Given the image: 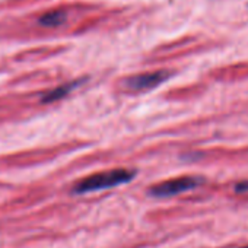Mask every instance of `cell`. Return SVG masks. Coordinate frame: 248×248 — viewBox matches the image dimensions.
Instances as JSON below:
<instances>
[{"label":"cell","instance_id":"7a4b0ae2","mask_svg":"<svg viewBox=\"0 0 248 248\" xmlns=\"http://www.w3.org/2000/svg\"><path fill=\"white\" fill-rule=\"evenodd\" d=\"M135 177H136V171L127 168H117V170L96 172L80 180L73 187V194H89L95 191L111 190L133 181Z\"/></svg>","mask_w":248,"mask_h":248},{"label":"cell","instance_id":"6da1fadb","mask_svg":"<svg viewBox=\"0 0 248 248\" xmlns=\"http://www.w3.org/2000/svg\"><path fill=\"white\" fill-rule=\"evenodd\" d=\"M102 2L54 0L46 6L0 18V38L41 40L63 35H82L102 28Z\"/></svg>","mask_w":248,"mask_h":248},{"label":"cell","instance_id":"277c9868","mask_svg":"<svg viewBox=\"0 0 248 248\" xmlns=\"http://www.w3.org/2000/svg\"><path fill=\"white\" fill-rule=\"evenodd\" d=\"M203 183V178L200 177H180L174 180L164 181L161 184H156L151 187L149 194L155 199H168L174 197L183 193H187L190 190H194Z\"/></svg>","mask_w":248,"mask_h":248},{"label":"cell","instance_id":"ba28073f","mask_svg":"<svg viewBox=\"0 0 248 248\" xmlns=\"http://www.w3.org/2000/svg\"><path fill=\"white\" fill-rule=\"evenodd\" d=\"M245 248H248V247H245Z\"/></svg>","mask_w":248,"mask_h":248},{"label":"cell","instance_id":"8992f818","mask_svg":"<svg viewBox=\"0 0 248 248\" xmlns=\"http://www.w3.org/2000/svg\"><path fill=\"white\" fill-rule=\"evenodd\" d=\"M50 2H54V0H0V14H8L24 8H34Z\"/></svg>","mask_w":248,"mask_h":248},{"label":"cell","instance_id":"3957f363","mask_svg":"<svg viewBox=\"0 0 248 248\" xmlns=\"http://www.w3.org/2000/svg\"><path fill=\"white\" fill-rule=\"evenodd\" d=\"M172 75H174V72L170 69L140 72V73H135V75L123 78L120 80V88L124 92H129V93H143V92H149V91L161 86Z\"/></svg>","mask_w":248,"mask_h":248},{"label":"cell","instance_id":"52a82bcc","mask_svg":"<svg viewBox=\"0 0 248 248\" xmlns=\"http://www.w3.org/2000/svg\"><path fill=\"white\" fill-rule=\"evenodd\" d=\"M236 193H248V181H241L235 186Z\"/></svg>","mask_w":248,"mask_h":248},{"label":"cell","instance_id":"5b68a950","mask_svg":"<svg viewBox=\"0 0 248 248\" xmlns=\"http://www.w3.org/2000/svg\"><path fill=\"white\" fill-rule=\"evenodd\" d=\"M86 80H88V78L83 76V78H78V79H73V80L60 83L59 86H56V88L50 89L48 92H46V93L41 96V102H43V104H53V102H57V101L66 98L67 95H70V93H72L73 91H76L78 88H80Z\"/></svg>","mask_w":248,"mask_h":248}]
</instances>
